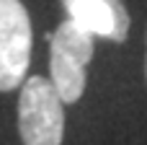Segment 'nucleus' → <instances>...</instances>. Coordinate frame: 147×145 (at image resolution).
I'll return each instance as SVG.
<instances>
[{"mask_svg": "<svg viewBox=\"0 0 147 145\" xmlns=\"http://www.w3.org/2000/svg\"><path fill=\"white\" fill-rule=\"evenodd\" d=\"M47 39H49V57H52L49 80L57 88L62 104H75L85 93V67L93 57L96 36L67 18L57 26V31L47 34Z\"/></svg>", "mask_w": 147, "mask_h": 145, "instance_id": "1", "label": "nucleus"}, {"mask_svg": "<svg viewBox=\"0 0 147 145\" xmlns=\"http://www.w3.org/2000/svg\"><path fill=\"white\" fill-rule=\"evenodd\" d=\"M18 132L23 145H62L65 104L52 80L41 75L23 80L18 96Z\"/></svg>", "mask_w": 147, "mask_h": 145, "instance_id": "2", "label": "nucleus"}, {"mask_svg": "<svg viewBox=\"0 0 147 145\" xmlns=\"http://www.w3.org/2000/svg\"><path fill=\"white\" fill-rule=\"evenodd\" d=\"M31 62V18L21 0H0V91L26 80Z\"/></svg>", "mask_w": 147, "mask_h": 145, "instance_id": "3", "label": "nucleus"}, {"mask_svg": "<svg viewBox=\"0 0 147 145\" xmlns=\"http://www.w3.org/2000/svg\"><path fill=\"white\" fill-rule=\"evenodd\" d=\"M67 18L93 36L124 42L129 36V10L121 0H62Z\"/></svg>", "mask_w": 147, "mask_h": 145, "instance_id": "4", "label": "nucleus"}, {"mask_svg": "<svg viewBox=\"0 0 147 145\" xmlns=\"http://www.w3.org/2000/svg\"><path fill=\"white\" fill-rule=\"evenodd\" d=\"M145 75H147V57H145Z\"/></svg>", "mask_w": 147, "mask_h": 145, "instance_id": "5", "label": "nucleus"}]
</instances>
